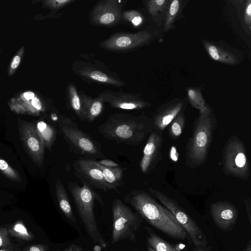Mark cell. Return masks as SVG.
I'll return each instance as SVG.
<instances>
[{
  "instance_id": "obj_1",
  "label": "cell",
  "mask_w": 251,
  "mask_h": 251,
  "mask_svg": "<svg viewBox=\"0 0 251 251\" xmlns=\"http://www.w3.org/2000/svg\"><path fill=\"white\" fill-rule=\"evenodd\" d=\"M124 201L154 228L176 240H187L192 243L188 234L172 214L149 193L133 189L124 196Z\"/></svg>"
},
{
  "instance_id": "obj_2",
  "label": "cell",
  "mask_w": 251,
  "mask_h": 251,
  "mask_svg": "<svg viewBox=\"0 0 251 251\" xmlns=\"http://www.w3.org/2000/svg\"><path fill=\"white\" fill-rule=\"evenodd\" d=\"M100 133L117 144L136 146L154 130L153 119L145 115L116 113L98 126Z\"/></svg>"
},
{
  "instance_id": "obj_3",
  "label": "cell",
  "mask_w": 251,
  "mask_h": 251,
  "mask_svg": "<svg viewBox=\"0 0 251 251\" xmlns=\"http://www.w3.org/2000/svg\"><path fill=\"white\" fill-rule=\"evenodd\" d=\"M217 124L215 116L208 107L200 110L186 146V163L189 168L194 169L206 161Z\"/></svg>"
},
{
  "instance_id": "obj_4",
  "label": "cell",
  "mask_w": 251,
  "mask_h": 251,
  "mask_svg": "<svg viewBox=\"0 0 251 251\" xmlns=\"http://www.w3.org/2000/svg\"><path fill=\"white\" fill-rule=\"evenodd\" d=\"M81 182L80 186L76 182H69L68 188L87 232L94 243L106 248L107 244L98 229L94 210L95 200L103 205L102 198L86 183Z\"/></svg>"
},
{
  "instance_id": "obj_5",
  "label": "cell",
  "mask_w": 251,
  "mask_h": 251,
  "mask_svg": "<svg viewBox=\"0 0 251 251\" xmlns=\"http://www.w3.org/2000/svg\"><path fill=\"white\" fill-rule=\"evenodd\" d=\"M58 125L71 152L79 156L94 160L105 157L101 145L81 129L71 118L60 115Z\"/></svg>"
},
{
  "instance_id": "obj_6",
  "label": "cell",
  "mask_w": 251,
  "mask_h": 251,
  "mask_svg": "<svg viewBox=\"0 0 251 251\" xmlns=\"http://www.w3.org/2000/svg\"><path fill=\"white\" fill-rule=\"evenodd\" d=\"M112 211L113 228L111 243L115 244L126 239L135 242L136 233L143 221V218L118 199L114 200Z\"/></svg>"
},
{
  "instance_id": "obj_7",
  "label": "cell",
  "mask_w": 251,
  "mask_h": 251,
  "mask_svg": "<svg viewBox=\"0 0 251 251\" xmlns=\"http://www.w3.org/2000/svg\"><path fill=\"white\" fill-rule=\"evenodd\" d=\"M223 170L226 176L243 180L249 179L250 167L244 143L236 135L231 136L225 144L222 155Z\"/></svg>"
},
{
  "instance_id": "obj_8",
  "label": "cell",
  "mask_w": 251,
  "mask_h": 251,
  "mask_svg": "<svg viewBox=\"0 0 251 251\" xmlns=\"http://www.w3.org/2000/svg\"><path fill=\"white\" fill-rule=\"evenodd\" d=\"M148 191L172 214L188 234L192 243L196 247L207 246L208 241L202 230L175 201L152 187H149Z\"/></svg>"
},
{
  "instance_id": "obj_9",
  "label": "cell",
  "mask_w": 251,
  "mask_h": 251,
  "mask_svg": "<svg viewBox=\"0 0 251 251\" xmlns=\"http://www.w3.org/2000/svg\"><path fill=\"white\" fill-rule=\"evenodd\" d=\"M73 70L75 74L89 82L118 87L126 85L117 75L96 64L77 60L73 63Z\"/></svg>"
},
{
  "instance_id": "obj_10",
  "label": "cell",
  "mask_w": 251,
  "mask_h": 251,
  "mask_svg": "<svg viewBox=\"0 0 251 251\" xmlns=\"http://www.w3.org/2000/svg\"><path fill=\"white\" fill-rule=\"evenodd\" d=\"M127 0L98 1L89 14L90 22L94 25L110 27L119 24L122 20L123 8Z\"/></svg>"
},
{
  "instance_id": "obj_11",
  "label": "cell",
  "mask_w": 251,
  "mask_h": 251,
  "mask_svg": "<svg viewBox=\"0 0 251 251\" xmlns=\"http://www.w3.org/2000/svg\"><path fill=\"white\" fill-rule=\"evenodd\" d=\"M19 135L26 151L35 164L42 166L45 146L36 125L26 122H19Z\"/></svg>"
},
{
  "instance_id": "obj_12",
  "label": "cell",
  "mask_w": 251,
  "mask_h": 251,
  "mask_svg": "<svg viewBox=\"0 0 251 251\" xmlns=\"http://www.w3.org/2000/svg\"><path fill=\"white\" fill-rule=\"evenodd\" d=\"M147 31L136 33L117 32L99 44L104 50L114 52L127 51L138 48L150 39Z\"/></svg>"
},
{
  "instance_id": "obj_13",
  "label": "cell",
  "mask_w": 251,
  "mask_h": 251,
  "mask_svg": "<svg viewBox=\"0 0 251 251\" xmlns=\"http://www.w3.org/2000/svg\"><path fill=\"white\" fill-rule=\"evenodd\" d=\"M73 166L75 174L81 181H84L93 189L104 192L108 191L101 170L96 163V160L79 156Z\"/></svg>"
},
{
  "instance_id": "obj_14",
  "label": "cell",
  "mask_w": 251,
  "mask_h": 251,
  "mask_svg": "<svg viewBox=\"0 0 251 251\" xmlns=\"http://www.w3.org/2000/svg\"><path fill=\"white\" fill-rule=\"evenodd\" d=\"M163 141L162 131L154 130L150 134L140 163L143 173L146 174L150 173L161 160Z\"/></svg>"
},
{
  "instance_id": "obj_15",
  "label": "cell",
  "mask_w": 251,
  "mask_h": 251,
  "mask_svg": "<svg viewBox=\"0 0 251 251\" xmlns=\"http://www.w3.org/2000/svg\"><path fill=\"white\" fill-rule=\"evenodd\" d=\"M210 213L215 225L224 231L231 230L238 218L237 208L227 201H218L211 203Z\"/></svg>"
},
{
  "instance_id": "obj_16",
  "label": "cell",
  "mask_w": 251,
  "mask_h": 251,
  "mask_svg": "<svg viewBox=\"0 0 251 251\" xmlns=\"http://www.w3.org/2000/svg\"><path fill=\"white\" fill-rule=\"evenodd\" d=\"M104 103H108L114 108L122 110H138L149 106V103L139 96L107 90L99 94Z\"/></svg>"
},
{
  "instance_id": "obj_17",
  "label": "cell",
  "mask_w": 251,
  "mask_h": 251,
  "mask_svg": "<svg viewBox=\"0 0 251 251\" xmlns=\"http://www.w3.org/2000/svg\"><path fill=\"white\" fill-rule=\"evenodd\" d=\"M184 107L181 102L171 103L158 109L153 119L154 130L162 131L180 112Z\"/></svg>"
},
{
  "instance_id": "obj_18",
  "label": "cell",
  "mask_w": 251,
  "mask_h": 251,
  "mask_svg": "<svg viewBox=\"0 0 251 251\" xmlns=\"http://www.w3.org/2000/svg\"><path fill=\"white\" fill-rule=\"evenodd\" d=\"M85 113V121L93 122L104 110V102L99 95L93 98L83 91L79 92Z\"/></svg>"
},
{
  "instance_id": "obj_19",
  "label": "cell",
  "mask_w": 251,
  "mask_h": 251,
  "mask_svg": "<svg viewBox=\"0 0 251 251\" xmlns=\"http://www.w3.org/2000/svg\"><path fill=\"white\" fill-rule=\"evenodd\" d=\"M55 194L59 208L63 214L70 221L76 224L77 221L73 213L66 188L59 179L56 180L55 184Z\"/></svg>"
},
{
  "instance_id": "obj_20",
  "label": "cell",
  "mask_w": 251,
  "mask_h": 251,
  "mask_svg": "<svg viewBox=\"0 0 251 251\" xmlns=\"http://www.w3.org/2000/svg\"><path fill=\"white\" fill-rule=\"evenodd\" d=\"M96 163L101 172L108 190L113 189L119 193L118 187L121 185L123 179V170L120 167H108Z\"/></svg>"
},
{
  "instance_id": "obj_21",
  "label": "cell",
  "mask_w": 251,
  "mask_h": 251,
  "mask_svg": "<svg viewBox=\"0 0 251 251\" xmlns=\"http://www.w3.org/2000/svg\"><path fill=\"white\" fill-rule=\"evenodd\" d=\"M147 246L154 251H178L177 246L173 245L159 237L150 227L146 226Z\"/></svg>"
},
{
  "instance_id": "obj_22",
  "label": "cell",
  "mask_w": 251,
  "mask_h": 251,
  "mask_svg": "<svg viewBox=\"0 0 251 251\" xmlns=\"http://www.w3.org/2000/svg\"><path fill=\"white\" fill-rule=\"evenodd\" d=\"M67 95L71 108L80 120L85 121V113L80 95L75 86L72 83L68 86Z\"/></svg>"
},
{
  "instance_id": "obj_23",
  "label": "cell",
  "mask_w": 251,
  "mask_h": 251,
  "mask_svg": "<svg viewBox=\"0 0 251 251\" xmlns=\"http://www.w3.org/2000/svg\"><path fill=\"white\" fill-rule=\"evenodd\" d=\"M36 127L45 147L50 151L56 138L55 129L50 124L43 121L38 122Z\"/></svg>"
},
{
  "instance_id": "obj_24",
  "label": "cell",
  "mask_w": 251,
  "mask_h": 251,
  "mask_svg": "<svg viewBox=\"0 0 251 251\" xmlns=\"http://www.w3.org/2000/svg\"><path fill=\"white\" fill-rule=\"evenodd\" d=\"M169 134L173 140L177 139L181 135L185 126V118L180 112L169 124Z\"/></svg>"
},
{
  "instance_id": "obj_25",
  "label": "cell",
  "mask_w": 251,
  "mask_h": 251,
  "mask_svg": "<svg viewBox=\"0 0 251 251\" xmlns=\"http://www.w3.org/2000/svg\"><path fill=\"white\" fill-rule=\"evenodd\" d=\"M9 234L19 239L30 241L34 235L29 231L21 221H18L8 229Z\"/></svg>"
},
{
  "instance_id": "obj_26",
  "label": "cell",
  "mask_w": 251,
  "mask_h": 251,
  "mask_svg": "<svg viewBox=\"0 0 251 251\" xmlns=\"http://www.w3.org/2000/svg\"><path fill=\"white\" fill-rule=\"evenodd\" d=\"M0 171L10 180L19 182L21 177L18 173L10 167L4 160L0 158Z\"/></svg>"
},
{
  "instance_id": "obj_27",
  "label": "cell",
  "mask_w": 251,
  "mask_h": 251,
  "mask_svg": "<svg viewBox=\"0 0 251 251\" xmlns=\"http://www.w3.org/2000/svg\"><path fill=\"white\" fill-rule=\"evenodd\" d=\"M122 16V20L131 23L134 26H138L143 21L140 13L133 10L123 11Z\"/></svg>"
},
{
  "instance_id": "obj_28",
  "label": "cell",
  "mask_w": 251,
  "mask_h": 251,
  "mask_svg": "<svg viewBox=\"0 0 251 251\" xmlns=\"http://www.w3.org/2000/svg\"><path fill=\"white\" fill-rule=\"evenodd\" d=\"M11 244L8 229L5 227H0V249L10 247Z\"/></svg>"
},
{
  "instance_id": "obj_29",
  "label": "cell",
  "mask_w": 251,
  "mask_h": 251,
  "mask_svg": "<svg viewBox=\"0 0 251 251\" xmlns=\"http://www.w3.org/2000/svg\"><path fill=\"white\" fill-rule=\"evenodd\" d=\"M75 0H52L47 1V4L54 9H61L74 2Z\"/></svg>"
},
{
  "instance_id": "obj_30",
  "label": "cell",
  "mask_w": 251,
  "mask_h": 251,
  "mask_svg": "<svg viewBox=\"0 0 251 251\" xmlns=\"http://www.w3.org/2000/svg\"><path fill=\"white\" fill-rule=\"evenodd\" d=\"M23 251H49V247L45 244H35L26 247Z\"/></svg>"
},
{
  "instance_id": "obj_31",
  "label": "cell",
  "mask_w": 251,
  "mask_h": 251,
  "mask_svg": "<svg viewBox=\"0 0 251 251\" xmlns=\"http://www.w3.org/2000/svg\"><path fill=\"white\" fill-rule=\"evenodd\" d=\"M97 162L99 164L105 167H116L119 166V165L117 162L109 159L104 158Z\"/></svg>"
},
{
  "instance_id": "obj_32",
  "label": "cell",
  "mask_w": 251,
  "mask_h": 251,
  "mask_svg": "<svg viewBox=\"0 0 251 251\" xmlns=\"http://www.w3.org/2000/svg\"><path fill=\"white\" fill-rule=\"evenodd\" d=\"M179 9V2L177 0L173 1L171 4L170 8V13L174 16L176 14Z\"/></svg>"
},
{
  "instance_id": "obj_33",
  "label": "cell",
  "mask_w": 251,
  "mask_h": 251,
  "mask_svg": "<svg viewBox=\"0 0 251 251\" xmlns=\"http://www.w3.org/2000/svg\"><path fill=\"white\" fill-rule=\"evenodd\" d=\"M208 51L213 59L214 60H218L219 59L220 56L218 51L215 46H210L208 48Z\"/></svg>"
},
{
  "instance_id": "obj_34",
  "label": "cell",
  "mask_w": 251,
  "mask_h": 251,
  "mask_svg": "<svg viewBox=\"0 0 251 251\" xmlns=\"http://www.w3.org/2000/svg\"><path fill=\"white\" fill-rule=\"evenodd\" d=\"M244 202L246 205V208L247 210V212L248 214V219L249 221V223L251 225V198H250L249 199H245Z\"/></svg>"
},
{
  "instance_id": "obj_35",
  "label": "cell",
  "mask_w": 251,
  "mask_h": 251,
  "mask_svg": "<svg viewBox=\"0 0 251 251\" xmlns=\"http://www.w3.org/2000/svg\"><path fill=\"white\" fill-rule=\"evenodd\" d=\"M61 251H83V250L80 246L77 245L76 244H72L67 247L66 249Z\"/></svg>"
},
{
  "instance_id": "obj_36",
  "label": "cell",
  "mask_w": 251,
  "mask_h": 251,
  "mask_svg": "<svg viewBox=\"0 0 251 251\" xmlns=\"http://www.w3.org/2000/svg\"><path fill=\"white\" fill-rule=\"evenodd\" d=\"M20 57L18 55L15 56L12 61L11 67L13 69L17 68L20 63Z\"/></svg>"
},
{
  "instance_id": "obj_37",
  "label": "cell",
  "mask_w": 251,
  "mask_h": 251,
  "mask_svg": "<svg viewBox=\"0 0 251 251\" xmlns=\"http://www.w3.org/2000/svg\"><path fill=\"white\" fill-rule=\"evenodd\" d=\"M32 105L37 110H40L42 108V104L40 100L36 97H34L31 100Z\"/></svg>"
},
{
  "instance_id": "obj_38",
  "label": "cell",
  "mask_w": 251,
  "mask_h": 251,
  "mask_svg": "<svg viewBox=\"0 0 251 251\" xmlns=\"http://www.w3.org/2000/svg\"><path fill=\"white\" fill-rule=\"evenodd\" d=\"M24 96L27 100H32L34 98V94L30 91L25 92Z\"/></svg>"
},
{
  "instance_id": "obj_39",
  "label": "cell",
  "mask_w": 251,
  "mask_h": 251,
  "mask_svg": "<svg viewBox=\"0 0 251 251\" xmlns=\"http://www.w3.org/2000/svg\"><path fill=\"white\" fill-rule=\"evenodd\" d=\"M0 251H17L16 250H15L10 246V247H7V248L0 249Z\"/></svg>"
},
{
  "instance_id": "obj_40",
  "label": "cell",
  "mask_w": 251,
  "mask_h": 251,
  "mask_svg": "<svg viewBox=\"0 0 251 251\" xmlns=\"http://www.w3.org/2000/svg\"><path fill=\"white\" fill-rule=\"evenodd\" d=\"M242 251H251V241H249L246 247Z\"/></svg>"
},
{
  "instance_id": "obj_41",
  "label": "cell",
  "mask_w": 251,
  "mask_h": 251,
  "mask_svg": "<svg viewBox=\"0 0 251 251\" xmlns=\"http://www.w3.org/2000/svg\"><path fill=\"white\" fill-rule=\"evenodd\" d=\"M188 94L190 98L192 100H194L195 97V93L194 92V91L190 90H189Z\"/></svg>"
},
{
  "instance_id": "obj_42",
  "label": "cell",
  "mask_w": 251,
  "mask_h": 251,
  "mask_svg": "<svg viewBox=\"0 0 251 251\" xmlns=\"http://www.w3.org/2000/svg\"><path fill=\"white\" fill-rule=\"evenodd\" d=\"M246 13L249 16H251V4L250 3L246 9Z\"/></svg>"
},
{
  "instance_id": "obj_43",
  "label": "cell",
  "mask_w": 251,
  "mask_h": 251,
  "mask_svg": "<svg viewBox=\"0 0 251 251\" xmlns=\"http://www.w3.org/2000/svg\"><path fill=\"white\" fill-rule=\"evenodd\" d=\"M155 2L158 5H161L165 2V0H155Z\"/></svg>"
},
{
  "instance_id": "obj_44",
  "label": "cell",
  "mask_w": 251,
  "mask_h": 251,
  "mask_svg": "<svg viewBox=\"0 0 251 251\" xmlns=\"http://www.w3.org/2000/svg\"><path fill=\"white\" fill-rule=\"evenodd\" d=\"M203 247H196V248L193 251H207L202 248Z\"/></svg>"
},
{
  "instance_id": "obj_45",
  "label": "cell",
  "mask_w": 251,
  "mask_h": 251,
  "mask_svg": "<svg viewBox=\"0 0 251 251\" xmlns=\"http://www.w3.org/2000/svg\"><path fill=\"white\" fill-rule=\"evenodd\" d=\"M147 250L148 251H154L153 250H152L151 248H150L149 246H147Z\"/></svg>"
},
{
  "instance_id": "obj_46",
  "label": "cell",
  "mask_w": 251,
  "mask_h": 251,
  "mask_svg": "<svg viewBox=\"0 0 251 251\" xmlns=\"http://www.w3.org/2000/svg\"><path fill=\"white\" fill-rule=\"evenodd\" d=\"M138 251V250H136V251Z\"/></svg>"
}]
</instances>
